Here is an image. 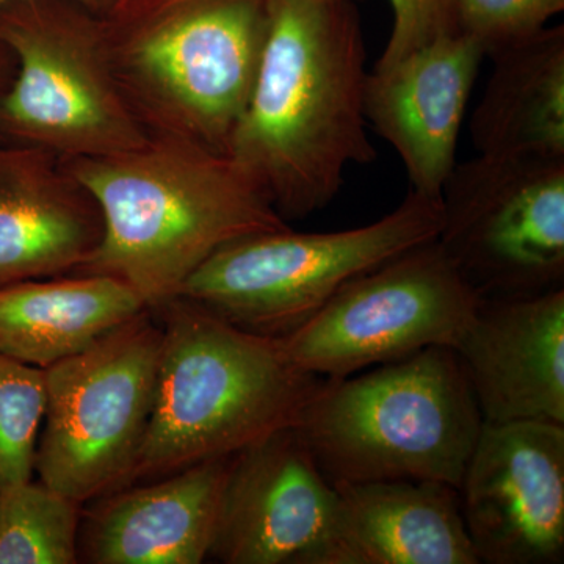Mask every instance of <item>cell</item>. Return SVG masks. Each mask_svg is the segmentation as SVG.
Segmentation results:
<instances>
[{
	"mask_svg": "<svg viewBox=\"0 0 564 564\" xmlns=\"http://www.w3.org/2000/svg\"><path fill=\"white\" fill-rule=\"evenodd\" d=\"M44 411V369L0 356V491L32 480Z\"/></svg>",
	"mask_w": 564,
	"mask_h": 564,
	"instance_id": "44dd1931",
	"label": "cell"
},
{
	"mask_svg": "<svg viewBox=\"0 0 564 564\" xmlns=\"http://www.w3.org/2000/svg\"><path fill=\"white\" fill-rule=\"evenodd\" d=\"M162 326L150 310L44 369L40 480L77 502L124 488L150 426Z\"/></svg>",
	"mask_w": 564,
	"mask_h": 564,
	"instance_id": "ba28073f",
	"label": "cell"
},
{
	"mask_svg": "<svg viewBox=\"0 0 564 564\" xmlns=\"http://www.w3.org/2000/svg\"><path fill=\"white\" fill-rule=\"evenodd\" d=\"M111 68L150 137L228 154L269 31V0H117Z\"/></svg>",
	"mask_w": 564,
	"mask_h": 564,
	"instance_id": "277c9868",
	"label": "cell"
},
{
	"mask_svg": "<svg viewBox=\"0 0 564 564\" xmlns=\"http://www.w3.org/2000/svg\"><path fill=\"white\" fill-rule=\"evenodd\" d=\"M128 284L68 274L0 288V356L47 369L147 311Z\"/></svg>",
	"mask_w": 564,
	"mask_h": 564,
	"instance_id": "ac0fdd59",
	"label": "cell"
},
{
	"mask_svg": "<svg viewBox=\"0 0 564 564\" xmlns=\"http://www.w3.org/2000/svg\"><path fill=\"white\" fill-rule=\"evenodd\" d=\"M0 43L17 62L0 101V139L61 161L150 139L115 77L101 13L79 0H13L0 9Z\"/></svg>",
	"mask_w": 564,
	"mask_h": 564,
	"instance_id": "8992f818",
	"label": "cell"
},
{
	"mask_svg": "<svg viewBox=\"0 0 564 564\" xmlns=\"http://www.w3.org/2000/svg\"><path fill=\"white\" fill-rule=\"evenodd\" d=\"M454 350L485 423L564 425V289L481 300Z\"/></svg>",
	"mask_w": 564,
	"mask_h": 564,
	"instance_id": "5bb4252c",
	"label": "cell"
},
{
	"mask_svg": "<svg viewBox=\"0 0 564 564\" xmlns=\"http://www.w3.org/2000/svg\"><path fill=\"white\" fill-rule=\"evenodd\" d=\"M348 3L269 0L261 63L228 155L285 221L328 206L348 166L377 158L366 47Z\"/></svg>",
	"mask_w": 564,
	"mask_h": 564,
	"instance_id": "6da1fadb",
	"label": "cell"
},
{
	"mask_svg": "<svg viewBox=\"0 0 564 564\" xmlns=\"http://www.w3.org/2000/svg\"><path fill=\"white\" fill-rule=\"evenodd\" d=\"M14 73H17V62H14L13 54L0 43V101L9 90Z\"/></svg>",
	"mask_w": 564,
	"mask_h": 564,
	"instance_id": "cb8c5ba5",
	"label": "cell"
},
{
	"mask_svg": "<svg viewBox=\"0 0 564 564\" xmlns=\"http://www.w3.org/2000/svg\"><path fill=\"white\" fill-rule=\"evenodd\" d=\"M82 503L43 481L0 491V564L79 563Z\"/></svg>",
	"mask_w": 564,
	"mask_h": 564,
	"instance_id": "ffe728a7",
	"label": "cell"
},
{
	"mask_svg": "<svg viewBox=\"0 0 564 564\" xmlns=\"http://www.w3.org/2000/svg\"><path fill=\"white\" fill-rule=\"evenodd\" d=\"M437 242L481 300L564 284V158L478 154L441 192Z\"/></svg>",
	"mask_w": 564,
	"mask_h": 564,
	"instance_id": "30bf717a",
	"label": "cell"
},
{
	"mask_svg": "<svg viewBox=\"0 0 564 564\" xmlns=\"http://www.w3.org/2000/svg\"><path fill=\"white\" fill-rule=\"evenodd\" d=\"M10 2H13V0H0V9H2V7H6L7 3ZM79 2L84 3V6H87L88 9L96 11V13L106 14L107 11L113 9V6L115 3H117V0H79Z\"/></svg>",
	"mask_w": 564,
	"mask_h": 564,
	"instance_id": "d4e9b609",
	"label": "cell"
},
{
	"mask_svg": "<svg viewBox=\"0 0 564 564\" xmlns=\"http://www.w3.org/2000/svg\"><path fill=\"white\" fill-rule=\"evenodd\" d=\"M62 163L104 220L101 245L73 274L120 280L152 313L225 245L289 228L228 154L192 141L150 137L133 150Z\"/></svg>",
	"mask_w": 564,
	"mask_h": 564,
	"instance_id": "7a4b0ae2",
	"label": "cell"
},
{
	"mask_svg": "<svg viewBox=\"0 0 564 564\" xmlns=\"http://www.w3.org/2000/svg\"><path fill=\"white\" fill-rule=\"evenodd\" d=\"M209 558L225 564H355L339 492L295 426L234 456Z\"/></svg>",
	"mask_w": 564,
	"mask_h": 564,
	"instance_id": "8fae6325",
	"label": "cell"
},
{
	"mask_svg": "<svg viewBox=\"0 0 564 564\" xmlns=\"http://www.w3.org/2000/svg\"><path fill=\"white\" fill-rule=\"evenodd\" d=\"M480 303L437 239L430 240L348 282L280 343L304 372L350 377L430 347L455 348Z\"/></svg>",
	"mask_w": 564,
	"mask_h": 564,
	"instance_id": "9c48e42d",
	"label": "cell"
},
{
	"mask_svg": "<svg viewBox=\"0 0 564 564\" xmlns=\"http://www.w3.org/2000/svg\"><path fill=\"white\" fill-rule=\"evenodd\" d=\"M102 237L98 203L57 155L0 140V288L73 274Z\"/></svg>",
	"mask_w": 564,
	"mask_h": 564,
	"instance_id": "2e32d148",
	"label": "cell"
},
{
	"mask_svg": "<svg viewBox=\"0 0 564 564\" xmlns=\"http://www.w3.org/2000/svg\"><path fill=\"white\" fill-rule=\"evenodd\" d=\"M484 417L454 348L323 378L295 430L333 485H462Z\"/></svg>",
	"mask_w": 564,
	"mask_h": 564,
	"instance_id": "5b68a950",
	"label": "cell"
},
{
	"mask_svg": "<svg viewBox=\"0 0 564 564\" xmlns=\"http://www.w3.org/2000/svg\"><path fill=\"white\" fill-rule=\"evenodd\" d=\"M563 9L564 0H456V24L491 57L543 31Z\"/></svg>",
	"mask_w": 564,
	"mask_h": 564,
	"instance_id": "7402d4cb",
	"label": "cell"
},
{
	"mask_svg": "<svg viewBox=\"0 0 564 564\" xmlns=\"http://www.w3.org/2000/svg\"><path fill=\"white\" fill-rule=\"evenodd\" d=\"M470 120L478 154L564 158V31L543 29L491 55Z\"/></svg>",
	"mask_w": 564,
	"mask_h": 564,
	"instance_id": "d6986e66",
	"label": "cell"
},
{
	"mask_svg": "<svg viewBox=\"0 0 564 564\" xmlns=\"http://www.w3.org/2000/svg\"><path fill=\"white\" fill-rule=\"evenodd\" d=\"M234 456L124 486L82 508L79 563L199 564L210 556Z\"/></svg>",
	"mask_w": 564,
	"mask_h": 564,
	"instance_id": "9a60e30c",
	"label": "cell"
},
{
	"mask_svg": "<svg viewBox=\"0 0 564 564\" xmlns=\"http://www.w3.org/2000/svg\"><path fill=\"white\" fill-rule=\"evenodd\" d=\"M152 314L162 326L158 388L129 485L240 454L295 426L323 381L291 361L280 337L181 296Z\"/></svg>",
	"mask_w": 564,
	"mask_h": 564,
	"instance_id": "3957f363",
	"label": "cell"
},
{
	"mask_svg": "<svg viewBox=\"0 0 564 564\" xmlns=\"http://www.w3.org/2000/svg\"><path fill=\"white\" fill-rule=\"evenodd\" d=\"M441 198L411 191L380 220L334 232L251 234L214 252L180 296L247 332L282 337L344 285L443 231ZM177 296V299H180Z\"/></svg>",
	"mask_w": 564,
	"mask_h": 564,
	"instance_id": "52a82bcc",
	"label": "cell"
},
{
	"mask_svg": "<svg viewBox=\"0 0 564 564\" xmlns=\"http://www.w3.org/2000/svg\"><path fill=\"white\" fill-rule=\"evenodd\" d=\"M458 492L480 563H563L564 425L484 423Z\"/></svg>",
	"mask_w": 564,
	"mask_h": 564,
	"instance_id": "7c38bea8",
	"label": "cell"
},
{
	"mask_svg": "<svg viewBox=\"0 0 564 564\" xmlns=\"http://www.w3.org/2000/svg\"><path fill=\"white\" fill-rule=\"evenodd\" d=\"M485 57L477 41L455 32L369 73L367 122L402 159L411 191L441 198Z\"/></svg>",
	"mask_w": 564,
	"mask_h": 564,
	"instance_id": "4fadbf2b",
	"label": "cell"
},
{
	"mask_svg": "<svg viewBox=\"0 0 564 564\" xmlns=\"http://www.w3.org/2000/svg\"><path fill=\"white\" fill-rule=\"evenodd\" d=\"M391 36L375 66H388L441 36L458 31L456 0H389Z\"/></svg>",
	"mask_w": 564,
	"mask_h": 564,
	"instance_id": "603a6c76",
	"label": "cell"
},
{
	"mask_svg": "<svg viewBox=\"0 0 564 564\" xmlns=\"http://www.w3.org/2000/svg\"><path fill=\"white\" fill-rule=\"evenodd\" d=\"M334 486L355 564H480L455 486L429 480Z\"/></svg>",
	"mask_w": 564,
	"mask_h": 564,
	"instance_id": "e0dca14e",
	"label": "cell"
}]
</instances>
